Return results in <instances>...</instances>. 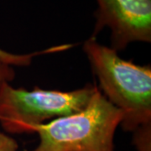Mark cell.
Returning <instances> with one entry per match:
<instances>
[{"label":"cell","mask_w":151,"mask_h":151,"mask_svg":"<svg viewBox=\"0 0 151 151\" xmlns=\"http://www.w3.org/2000/svg\"><path fill=\"white\" fill-rule=\"evenodd\" d=\"M103 95L123 113L121 125L134 132L151 124V68L122 59L113 48L90 37L83 45Z\"/></svg>","instance_id":"1"},{"label":"cell","mask_w":151,"mask_h":151,"mask_svg":"<svg viewBox=\"0 0 151 151\" xmlns=\"http://www.w3.org/2000/svg\"><path fill=\"white\" fill-rule=\"evenodd\" d=\"M123 113L96 86L80 112L33 128L40 143L33 151H115L114 134Z\"/></svg>","instance_id":"2"},{"label":"cell","mask_w":151,"mask_h":151,"mask_svg":"<svg viewBox=\"0 0 151 151\" xmlns=\"http://www.w3.org/2000/svg\"><path fill=\"white\" fill-rule=\"evenodd\" d=\"M96 85L71 92L15 88L0 84V124L10 134L32 133L33 128L50 119L77 113L89 103Z\"/></svg>","instance_id":"3"},{"label":"cell","mask_w":151,"mask_h":151,"mask_svg":"<svg viewBox=\"0 0 151 151\" xmlns=\"http://www.w3.org/2000/svg\"><path fill=\"white\" fill-rule=\"evenodd\" d=\"M96 24L91 37L108 27L112 48L122 50L135 41H151V0H97Z\"/></svg>","instance_id":"4"},{"label":"cell","mask_w":151,"mask_h":151,"mask_svg":"<svg viewBox=\"0 0 151 151\" xmlns=\"http://www.w3.org/2000/svg\"><path fill=\"white\" fill-rule=\"evenodd\" d=\"M49 53L48 50H45L42 51H39L31 54H12L9 52H7L5 50L0 49V63L5 64L8 65H19V66H25L29 65L34 56L40 54H46Z\"/></svg>","instance_id":"5"},{"label":"cell","mask_w":151,"mask_h":151,"mask_svg":"<svg viewBox=\"0 0 151 151\" xmlns=\"http://www.w3.org/2000/svg\"><path fill=\"white\" fill-rule=\"evenodd\" d=\"M151 124H145L134 131V142L139 151H150Z\"/></svg>","instance_id":"6"},{"label":"cell","mask_w":151,"mask_h":151,"mask_svg":"<svg viewBox=\"0 0 151 151\" xmlns=\"http://www.w3.org/2000/svg\"><path fill=\"white\" fill-rule=\"evenodd\" d=\"M0 151H19L16 140L0 131Z\"/></svg>","instance_id":"7"},{"label":"cell","mask_w":151,"mask_h":151,"mask_svg":"<svg viewBox=\"0 0 151 151\" xmlns=\"http://www.w3.org/2000/svg\"><path fill=\"white\" fill-rule=\"evenodd\" d=\"M14 78V70L10 65L0 63V84L9 82Z\"/></svg>","instance_id":"8"}]
</instances>
